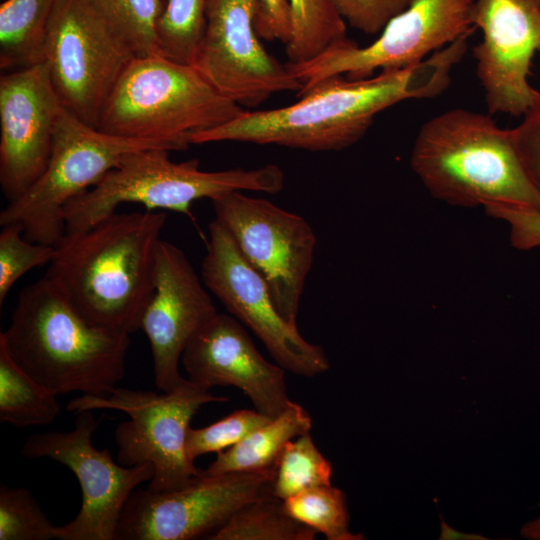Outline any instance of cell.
Masks as SVG:
<instances>
[{"mask_svg":"<svg viewBox=\"0 0 540 540\" xmlns=\"http://www.w3.org/2000/svg\"><path fill=\"white\" fill-rule=\"evenodd\" d=\"M332 463L315 445L310 432L289 441L275 465L272 494L284 501L305 490L331 485Z\"/></svg>","mask_w":540,"mask_h":540,"instance_id":"d4e9b609","label":"cell"},{"mask_svg":"<svg viewBox=\"0 0 540 540\" xmlns=\"http://www.w3.org/2000/svg\"><path fill=\"white\" fill-rule=\"evenodd\" d=\"M169 150L133 152L94 187L71 200L64 209L66 232L85 230L116 212L123 203L148 210L191 214L192 204L234 191L275 194L284 187V173L275 164L254 169L203 171L196 159L173 162Z\"/></svg>","mask_w":540,"mask_h":540,"instance_id":"8992f818","label":"cell"},{"mask_svg":"<svg viewBox=\"0 0 540 540\" xmlns=\"http://www.w3.org/2000/svg\"><path fill=\"white\" fill-rule=\"evenodd\" d=\"M166 220L153 210L115 212L85 230L68 231L45 276L89 324L132 334L153 292Z\"/></svg>","mask_w":540,"mask_h":540,"instance_id":"7a4b0ae2","label":"cell"},{"mask_svg":"<svg viewBox=\"0 0 540 540\" xmlns=\"http://www.w3.org/2000/svg\"><path fill=\"white\" fill-rule=\"evenodd\" d=\"M312 420L299 404L291 402L279 415L258 427L230 448L217 453L216 459L201 471L213 476L234 472H254L275 467L285 445L310 432Z\"/></svg>","mask_w":540,"mask_h":540,"instance_id":"ffe728a7","label":"cell"},{"mask_svg":"<svg viewBox=\"0 0 540 540\" xmlns=\"http://www.w3.org/2000/svg\"><path fill=\"white\" fill-rule=\"evenodd\" d=\"M99 425L92 410L77 413L70 431H48L29 436L21 447L30 459L49 458L77 477L82 503L76 517L56 526L59 540H115V531L131 494L154 475L150 464L124 466L109 449H98L92 436Z\"/></svg>","mask_w":540,"mask_h":540,"instance_id":"7c38bea8","label":"cell"},{"mask_svg":"<svg viewBox=\"0 0 540 540\" xmlns=\"http://www.w3.org/2000/svg\"><path fill=\"white\" fill-rule=\"evenodd\" d=\"M467 37L403 69H387L364 79L326 78L291 105L244 109L213 129L191 135V144L236 141L259 145L335 151L358 142L375 117L409 99L434 98L450 85L451 72L465 55Z\"/></svg>","mask_w":540,"mask_h":540,"instance_id":"6da1fadb","label":"cell"},{"mask_svg":"<svg viewBox=\"0 0 540 540\" xmlns=\"http://www.w3.org/2000/svg\"><path fill=\"white\" fill-rule=\"evenodd\" d=\"M211 202L215 218L265 280L280 315L297 326L300 299L317 244L311 225L300 215L244 191L230 192Z\"/></svg>","mask_w":540,"mask_h":540,"instance_id":"8fae6325","label":"cell"},{"mask_svg":"<svg viewBox=\"0 0 540 540\" xmlns=\"http://www.w3.org/2000/svg\"><path fill=\"white\" fill-rule=\"evenodd\" d=\"M287 513L328 540H361L350 531L346 494L332 485L305 490L283 501Z\"/></svg>","mask_w":540,"mask_h":540,"instance_id":"484cf974","label":"cell"},{"mask_svg":"<svg viewBox=\"0 0 540 540\" xmlns=\"http://www.w3.org/2000/svg\"><path fill=\"white\" fill-rule=\"evenodd\" d=\"M123 35L136 56L159 53L157 23L162 0H89Z\"/></svg>","mask_w":540,"mask_h":540,"instance_id":"83f0119b","label":"cell"},{"mask_svg":"<svg viewBox=\"0 0 540 540\" xmlns=\"http://www.w3.org/2000/svg\"><path fill=\"white\" fill-rule=\"evenodd\" d=\"M0 345L56 395L108 396L125 376L130 334L89 324L44 276L20 292Z\"/></svg>","mask_w":540,"mask_h":540,"instance_id":"3957f363","label":"cell"},{"mask_svg":"<svg viewBox=\"0 0 540 540\" xmlns=\"http://www.w3.org/2000/svg\"><path fill=\"white\" fill-rule=\"evenodd\" d=\"M473 24L482 32L473 56L489 114L522 117L535 89L529 77L540 54V0H475Z\"/></svg>","mask_w":540,"mask_h":540,"instance_id":"2e32d148","label":"cell"},{"mask_svg":"<svg viewBox=\"0 0 540 540\" xmlns=\"http://www.w3.org/2000/svg\"><path fill=\"white\" fill-rule=\"evenodd\" d=\"M217 313L211 296L185 253L161 239L154 288L140 329L149 341L154 381L162 392L174 391L188 381L179 372L182 354L193 337Z\"/></svg>","mask_w":540,"mask_h":540,"instance_id":"ac0fdd59","label":"cell"},{"mask_svg":"<svg viewBox=\"0 0 540 540\" xmlns=\"http://www.w3.org/2000/svg\"><path fill=\"white\" fill-rule=\"evenodd\" d=\"M57 0H6L0 6V67L20 69L43 62Z\"/></svg>","mask_w":540,"mask_h":540,"instance_id":"44dd1931","label":"cell"},{"mask_svg":"<svg viewBox=\"0 0 540 540\" xmlns=\"http://www.w3.org/2000/svg\"><path fill=\"white\" fill-rule=\"evenodd\" d=\"M64 109L46 62L1 76L0 184L8 202L44 172Z\"/></svg>","mask_w":540,"mask_h":540,"instance_id":"e0dca14e","label":"cell"},{"mask_svg":"<svg viewBox=\"0 0 540 540\" xmlns=\"http://www.w3.org/2000/svg\"><path fill=\"white\" fill-rule=\"evenodd\" d=\"M317 532L291 517L273 494L245 504L208 539L313 540Z\"/></svg>","mask_w":540,"mask_h":540,"instance_id":"603a6c76","label":"cell"},{"mask_svg":"<svg viewBox=\"0 0 540 540\" xmlns=\"http://www.w3.org/2000/svg\"><path fill=\"white\" fill-rule=\"evenodd\" d=\"M255 16L254 0H212L192 62L214 89L242 108L302 88L287 64L264 48Z\"/></svg>","mask_w":540,"mask_h":540,"instance_id":"9a60e30c","label":"cell"},{"mask_svg":"<svg viewBox=\"0 0 540 540\" xmlns=\"http://www.w3.org/2000/svg\"><path fill=\"white\" fill-rule=\"evenodd\" d=\"M521 161L540 192V92L534 89L521 123L511 129Z\"/></svg>","mask_w":540,"mask_h":540,"instance_id":"d6a6232c","label":"cell"},{"mask_svg":"<svg viewBox=\"0 0 540 540\" xmlns=\"http://www.w3.org/2000/svg\"><path fill=\"white\" fill-rule=\"evenodd\" d=\"M212 0H166L157 23L160 54L192 65Z\"/></svg>","mask_w":540,"mask_h":540,"instance_id":"4316f807","label":"cell"},{"mask_svg":"<svg viewBox=\"0 0 540 540\" xmlns=\"http://www.w3.org/2000/svg\"><path fill=\"white\" fill-rule=\"evenodd\" d=\"M538 506L540 508V503ZM520 535L527 540H540V513L537 517L522 525Z\"/></svg>","mask_w":540,"mask_h":540,"instance_id":"d590c367","label":"cell"},{"mask_svg":"<svg viewBox=\"0 0 540 540\" xmlns=\"http://www.w3.org/2000/svg\"><path fill=\"white\" fill-rule=\"evenodd\" d=\"M201 276L227 311L251 329L282 368L303 377H315L329 369L325 350L305 340L297 326L283 319L265 280L216 218L209 224Z\"/></svg>","mask_w":540,"mask_h":540,"instance_id":"5bb4252c","label":"cell"},{"mask_svg":"<svg viewBox=\"0 0 540 540\" xmlns=\"http://www.w3.org/2000/svg\"><path fill=\"white\" fill-rule=\"evenodd\" d=\"M189 379L171 392L116 388L108 396L82 395L67 404L69 411L113 409L129 420L115 429L117 461L124 466L150 464L154 475L147 490L169 492L183 488L201 474L186 452L190 422L198 409L208 403L225 402Z\"/></svg>","mask_w":540,"mask_h":540,"instance_id":"ba28073f","label":"cell"},{"mask_svg":"<svg viewBox=\"0 0 540 540\" xmlns=\"http://www.w3.org/2000/svg\"><path fill=\"white\" fill-rule=\"evenodd\" d=\"M56 394L29 376L0 345V420L16 427L48 425L61 412Z\"/></svg>","mask_w":540,"mask_h":540,"instance_id":"7402d4cb","label":"cell"},{"mask_svg":"<svg viewBox=\"0 0 540 540\" xmlns=\"http://www.w3.org/2000/svg\"><path fill=\"white\" fill-rule=\"evenodd\" d=\"M181 362L188 379L209 390L233 386L241 390L260 413L274 418L291 402L285 369L267 361L242 323L217 313L189 342Z\"/></svg>","mask_w":540,"mask_h":540,"instance_id":"d6986e66","label":"cell"},{"mask_svg":"<svg viewBox=\"0 0 540 540\" xmlns=\"http://www.w3.org/2000/svg\"><path fill=\"white\" fill-rule=\"evenodd\" d=\"M270 419L256 409H241L208 426L189 427L186 437L187 455L194 462L203 454L224 451Z\"/></svg>","mask_w":540,"mask_h":540,"instance_id":"4dcf8cb0","label":"cell"},{"mask_svg":"<svg viewBox=\"0 0 540 540\" xmlns=\"http://www.w3.org/2000/svg\"><path fill=\"white\" fill-rule=\"evenodd\" d=\"M440 521V540H487L485 536L477 533L460 532L444 521L442 517Z\"/></svg>","mask_w":540,"mask_h":540,"instance_id":"e575fe53","label":"cell"},{"mask_svg":"<svg viewBox=\"0 0 540 540\" xmlns=\"http://www.w3.org/2000/svg\"><path fill=\"white\" fill-rule=\"evenodd\" d=\"M154 148L185 150L172 141L105 133L65 108L44 172L21 196L8 202L0 213L1 226L18 224L29 241L56 246L66 234V205L94 187L129 154Z\"/></svg>","mask_w":540,"mask_h":540,"instance_id":"52a82bcc","label":"cell"},{"mask_svg":"<svg viewBox=\"0 0 540 540\" xmlns=\"http://www.w3.org/2000/svg\"><path fill=\"white\" fill-rule=\"evenodd\" d=\"M243 110L192 65L155 53L131 61L97 128L120 137L172 141L186 150L191 135L220 126Z\"/></svg>","mask_w":540,"mask_h":540,"instance_id":"5b68a950","label":"cell"},{"mask_svg":"<svg viewBox=\"0 0 540 540\" xmlns=\"http://www.w3.org/2000/svg\"><path fill=\"white\" fill-rule=\"evenodd\" d=\"M255 27L261 39L278 40L285 46L292 35V9L290 0H254Z\"/></svg>","mask_w":540,"mask_h":540,"instance_id":"836d02e7","label":"cell"},{"mask_svg":"<svg viewBox=\"0 0 540 540\" xmlns=\"http://www.w3.org/2000/svg\"><path fill=\"white\" fill-rule=\"evenodd\" d=\"M55 528L29 489L0 488V540L55 539Z\"/></svg>","mask_w":540,"mask_h":540,"instance_id":"f1b7e54d","label":"cell"},{"mask_svg":"<svg viewBox=\"0 0 540 540\" xmlns=\"http://www.w3.org/2000/svg\"><path fill=\"white\" fill-rule=\"evenodd\" d=\"M162 2L165 4L166 0H162Z\"/></svg>","mask_w":540,"mask_h":540,"instance_id":"8d00e7d4","label":"cell"},{"mask_svg":"<svg viewBox=\"0 0 540 540\" xmlns=\"http://www.w3.org/2000/svg\"><path fill=\"white\" fill-rule=\"evenodd\" d=\"M474 3L475 0H412L365 47L345 37L308 61L287 62L302 86L296 96L332 76L364 79L378 69H403L422 62L474 32Z\"/></svg>","mask_w":540,"mask_h":540,"instance_id":"9c48e42d","label":"cell"},{"mask_svg":"<svg viewBox=\"0 0 540 540\" xmlns=\"http://www.w3.org/2000/svg\"><path fill=\"white\" fill-rule=\"evenodd\" d=\"M292 35L285 46L289 63L308 61L346 36V23L331 0H290Z\"/></svg>","mask_w":540,"mask_h":540,"instance_id":"cb8c5ba5","label":"cell"},{"mask_svg":"<svg viewBox=\"0 0 540 540\" xmlns=\"http://www.w3.org/2000/svg\"><path fill=\"white\" fill-rule=\"evenodd\" d=\"M136 57L123 35L89 0H57L43 62L67 110L97 128L119 78Z\"/></svg>","mask_w":540,"mask_h":540,"instance_id":"30bf717a","label":"cell"},{"mask_svg":"<svg viewBox=\"0 0 540 540\" xmlns=\"http://www.w3.org/2000/svg\"><path fill=\"white\" fill-rule=\"evenodd\" d=\"M275 467L254 472L200 474L169 492L137 488L122 511L115 540L209 538L245 504L272 494Z\"/></svg>","mask_w":540,"mask_h":540,"instance_id":"4fadbf2b","label":"cell"},{"mask_svg":"<svg viewBox=\"0 0 540 540\" xmlns=\"http://www.w3.org/2000/svg\"><path fill=\"white\" fill-rule=\"evenodd\" d=\"M22 234L18 224L3 225L0 232V305L25 273L50 264L56 253L55 246L31 242Z\"/></svg>","mask_w":540,"mask_h":540,"instance_id":"f546056e","label":"cell"},{"mask_svg":"<svg viewBox=\"0 0 540 540\" xmlns=\"http://www.w3.org/2000/svg\"><path fill=\"white\" fill-rule=\"evenodd\" d=\"M410 164L427 191L458 207L517 206L540 211V192L516 149L511 129L462 108L426 121Z\"/></svg>","mask_w":540,"mask_h":540,"instance_id":"277c9868","label":"cell"},{"mask_svg":"<svg viewBox=\"0 0 540 540\" xmlns=\"http://www.w3.org/2000/svg\"><path fill=\"white\" fill-rule=\"evenodd\" d=\"M339 15L353 28L370 35L380 33L412 0H331Z\"/></svg>","mask_w":540,"mask_h":540,"instance_id":"1f68e13d","label":"cell"}]
</instances>
